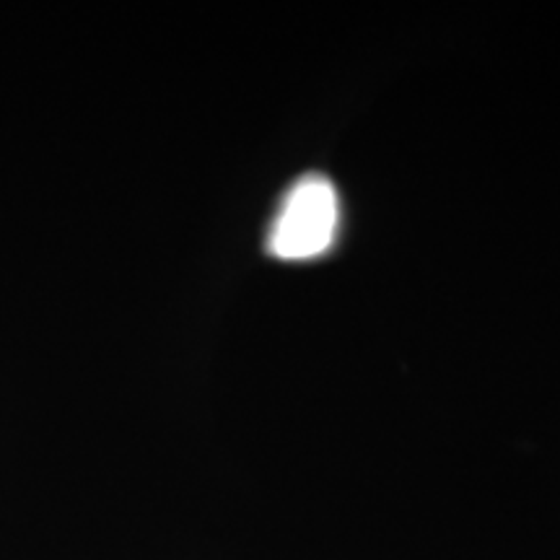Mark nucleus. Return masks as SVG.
I'll return each instance as SVG.
<instances>
[{
  "mask_svg": "<svg viewBox=\"0 0 560 560\" xmlns=\"http://www.w3.org/2000/svg\"><path fill=\"white\" fill-rule=\"evenodd\" d=\"M340 202L325 174H304L280 200L268 231V252L280 260H310L335 242Z\"/></svg>",
  "mask_w": 560,
  "mask_h": 560,
  "instance_id": "f257e3e1",
  "label": "nucleus"
}]
</instances>
